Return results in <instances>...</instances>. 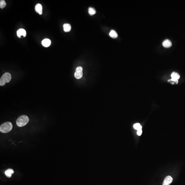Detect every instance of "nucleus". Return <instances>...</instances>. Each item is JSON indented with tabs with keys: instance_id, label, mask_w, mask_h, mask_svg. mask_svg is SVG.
Here are the masks:
<instances>
[{
	"instance_id": "1",
	"label": "nucleus",
	"mask_w": 185,
	"mask_h": 185,
	"mask_svg": "<svg viewBox=\"0 0 185 185\" xmlns=\"http://www.w3.org/2000/svg\"><path fill=\"white\" fill-rule=\"evenodd\" d=\"M29 121V118L27 116H21L17 119L16 124L18 127H22L26 125Z\"/></svg>"
},
{
	"instance_id": "2",
	"label": "nucleus",
	"mask_w": 185,
	"mask_h": 185,
	"mask_svg": "<svg viewBox=\"0 0 185 185\" xmlns=\"http://www.w3.org/2000/svg\"><path fill=\"white\" fill-rule=\"evenodd\" d=\"M12 127L13 126L11 122H5L1 125L0 126V131L3 133H7L12 130Z\"/></svg>"
},
{
	"instance_id": "3",
	"label": "nucleus",
	"mask_w": 185,
	"mask_h": 185,
	"mask_svg": "<svg viewBox=\"0 0 185 185\" xmlns=\"http://www.w3.org/2000/svg\"><path fill=\"white\" fill-rule=\"evenodd\" d=\"M11 79V76L8 73H6L1 76L0 79V85L3 86L6 83L10 82Z\"/></svg>"
},
{
	"instance_id": "4",
	"label": "nucleus",
	"mask_w": 185,
	"mask_h": 185,
	"mask_svg": "<svg viewBox=\"0 0 185 185\" xmlns=\"http://www.w3.org/2000/svg\"><path fill=\"white\" fill-rule=\"evenodd\" d=\"M74 76L77 79H81L83 76V68L81 67H77L74 73Z\"/></svg>"
},
{
	"instance_id": "5",
	"label": "nucleus",
	"mask_w": 185,
	"mask_h": 185,
	"mask_svg": "<svg viewBox=\"0 0 185 185\" xmlns=\"http://www.w3.org/2000/svg\"><path fill=\"white\" fill-rule=\"evenodd\" d=\"M173 181V178L170 176H168L165 178L163 185H169Z\"/></svg>"
},
{
	"instance_id": "6",
	"label": "nucleus",
	"mask_w": 185,
	"mask_h": 185,
	"mask_svg": "<svg viewBox=\"0 0 185 185\" xmlns=\"http://www.w3.org/2000/svg\"><path fill=\"white\" fill-rule=\"evenodd\" d=\"M17 35L20 38L21 36H23L24 37H25L26 36V31L25 29H19L17 32Z\"/></svg>"
},
{
	"instance_id": "7",
	"label": "nucleus",
	"mask_w": 185,
	"mask_h": 185,
	"mask_svg": "<svg viewBox=\"0 0 185 185\" xmlns=\"http://www.w3.org/2000/svg\"><path fill=\"white\" fill-rule=\"evenodd\" d=\"M35 11L37 13H39L40 15H42V6L40 4H37L36 5L35 7Z\"/></svg>"
},
{
	"instance_id": "8",
	"label": "nucleus",
	"mask_w": 185,
	"mask_h": 185,
	"mask_svg": "<svg viewBox=\"0 0 185 185\" xmlns=\"http://www.w3.org/2000/svg\"><path fill=\"white\" fill-rule=\"evenodd\" d=\"M42 44L45 47H48L51 44V40L48 39H45L42 41Z\"/></svg>"
},
{
	"instance_id": "9",
	"label": "nucleus",
	"mask_w": 185,
	"mask_h": 185,
	"mask_svg": "<svg viewBox=\"0 0 185 185\" xmlns=\"http://www.w3.org/2000/svg\"><path fill=\"white\" fill-rule=\"evenodd\" d=\"M163 47L165 48H169L172 46V43L170 40H166L163 43Z\"/></svg>"
},
{
	"instance_id": "10",
	"label": "nucleus",
	"mask_w": 185,
	"mask_h": 185,
	"mask_svg": "<svg viewBox=\"0 0 185 185\" xmlns=\"http://www.w3.org/2000/svg\"><path fill=\"white\" fill-rule=\"evenodd\" d=\"M14 171L13 169H9L5 171V174L6 176L8 178H10L11 177L12 175L14 174Z\"/></svg>"
},
{
	"instance_id": "11",
	"label": "nucleus",
	"mask_w": 185,
	"mask_h": 185,
	"mask_svg": "<svg viewBox=\"0 0 185 185\" xmlns=\"http://www.w3.org/2000/svg\"><path fill=\"white\" fill-rule=\"evenodd\" d=\"M63 29L65 32H69L71 29V26L68 23H65L63 25Z\"/></svg>"
},
{
	"instance_id": "12",
	"label": "nucleus",
	"mask_w": 185,
	"mask_h": 185,
	"mask_svg": "<svg viewBox=\"0 0 185 185\" xmlns=\"http://www.w3.org/2000/svg\"><path fill=\"white\" fill-rule=\"evenodd\" d=\"M171 77L172 79H173L178 80L180 78V76L176 72H173L171 74Z\"/></svg>"
},
{
	"instance_id": "13",
	"label": "nucleus",
	"mask_w": 185,
	"mask_h": 185,
	"mask_svg": "<svg viewBox=\"0 0 185 185\" xmlns=\"http://www.w3.org/2000/svg\"><path fill=\"white\" fill-rule=\"evenodd\" d=\"M109 36L113 38H116L118 37V34L114 30H111L109 33Z\"/></svg>"
},
{
	"instance_id": "14",
	"label": "nucleus",
	"mask_w": 185,
	"mask_h": 185,
	"mask_svg": "<svg viewBox=\"0 0 185 185\" xmlns=\"http://www.w3.org/2000/svg\"><path fill=\"white\" fill-rule=\"evenodd\" d=\"M88 13L90 15H93L96 14V11L94 8L90 7L88 8Z\"/></svg>"
},
{
	"instance_id": "15",
	"label": "nucleus",
	"mask_w": 185,
	"mask_h": 185,
	"mask_svg": "<svg viewBox=\"0 0 185 185\" xmlns=\"http://www.w3.org/2000/svg\"><path fill=\"white\" fill-rule=\"evenodd\" d=\"M133 127H134V129L138 130L142 129V126L139 123H136L133 126Z\"/></svg>"
},
{
	"instance_id": "16",
	"label": "nucleus",
	"mask_w": 185,
	"mask_h": 185,
	"mask_svg": "<svg viewBox=\"0 0 185 185\" xmlns=\"http://www.w3.org/2000/svg\"><path fill=\"white\" fill-rule=\"evenodd\" d=\"M6 5V3L4 0H1L0 1V7L1 8H5Z\"/></svg>"
},
{
	"instance_id": "17",
	"label": "nucleus",
	"mask_w": 185,
	"mask_h": 185,
	"mask_svg": "<svg viewBox=\"0 0 185 185\" xmlns=\"http://www.w3.org/2000/svg\"><path fill=\"white\" fill-rule=\"evenodd\" d=\"M168 82H169L172 84H177L178 83V80H175L171 79L170 80H168Z\"/></svg>"
},
{
	"instance_id": "18",
	"label": "nucleus",
	"mask_w": 185,
	"mask_h": 185,
	"mask_svg": "<svg viewBox=\"0 0 185 185\" xmlns=\"http://www.w3.org/2000/svg\"><path fill=\"white\" fill-rule=\"evenodd\" d=\"M142 130H138V132H137V134H138V136H141V134H142Z\"/></svg>"
}]
</instances>
